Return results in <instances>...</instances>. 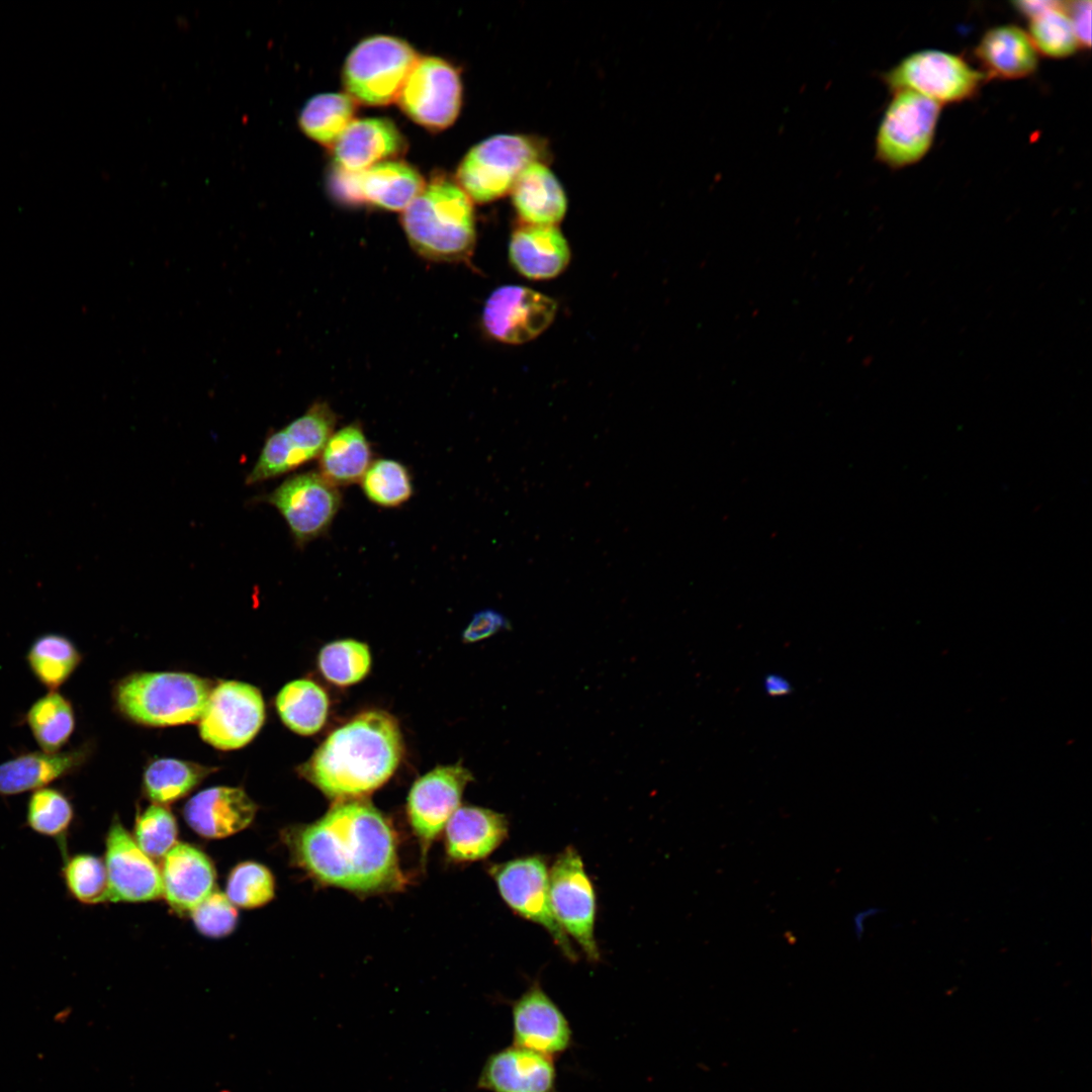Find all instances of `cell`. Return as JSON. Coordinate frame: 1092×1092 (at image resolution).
<instances>
[{
  "label": "cell",
  "mask_w": 1092,
  "mask_h": 1092,
  "mask_svg": "<svg viewBox=\"0 0 1092 1092\" xmlns=\"http://www.w3.org/2000/svg\"><path fill=\"white\" fill-rule=\"evenodd\" d=\"M257 805L241 788L212 787L194 795L184 806L187 824L200 836L222 838L248 827Z\"/></svg>",
  "instance_id": "cell-21"
},
{
  "label": "cell",
  "mask_w": 1092,
  "mask_h": 1092,
  "mask_svg": "<svg viewBox=\"0 0 1092 1092\" xmlns=\"http://www.w3.org/2000/svg\"><path fill=\"white\" fill-rule=\"evenodd\" d=\"M24 658L34 679L50 692L58 691L70 679L83 655L65 634L48 632L31 641Z\"/></svg>",
  "instance_id": "cell-30"
},
{
  "label": "cell",
  "mask_w": 1092,
  "mask_h": 1092,
  "mask_svg": "<svg viewBox=\"0 0 1092 1092\" xmlns=\"http://www.w3.org/2000/svg\"><path fill=\"white\" fill-rule=\"evenodd\" d=\"M471 781V772L457 763L438 766L414 783L406 813L424 853L459 808L464 789Z\"/></svg>",
  "instance_id": "cell-16"
},
{
  "label": "cell",
  "mask_w": 1092,
  "mask_h": 1092,
  "mask_svg": "<svg viewBox=\"0 0 1092 1092\" xmlns=\"http://www.w3.org/2000/svg\"><path fill=\"white\" fill-rule=\"evenodd\" d=\"M549 296L519 285H505L487 298L482 311L485 332L494 340L519 345L541 335L556 315Z\"/></svg>",
  "instance_id": "cell-15"
},
{
  "label": "cell",
  "mask_w": 1092,
  "mask_h": 1092,
  "mask_svg": "<svg viewBox=\"0 0 1092 1092\" xmlns=\"http://www.w3.org/2000/svg\"><path fill=\"white\" fill-rule=\"evenodd\" d=\"M196 928L209 937H223L236 927L238 912L226 895L213 891L191 912Z\"/></svg>",
  "instance_id": "cell-42"
},
{
  "label": "cell",
  "mask_w": 1092,
  "mask_h": 1092,
  "mask_svg": "<svg viewBox=\"0 0 1092 1092\" xmlns=\"http://www.w3.org/2000/svg\"><path fill=\"white\" fill-rule=\"evenodd\" d=\"M1027 33L1037 53L1049 58H1068L1081 49L1066 2L1030 18Z\"/></svg>",
  "instance_id": "cell-38"
},
{
  "label": "cell",
  "mask_w": 1092,
  "mask_h": 1092,
  "mask_svg": "<svg viewBox=\"0 0 1092 1092\" xmlns=\"http://www.w3.org/2000/svg\"><path fill=\"white\" fill-rule=\"evenodd\" d=\"M372 463V449L362 427L352 423L334 432L318 456V473L331 484L360 482Z\"/></svg>",
  "instance_id": "cell-28"
},
{
  "label": "cell",
  "mask_w": 1092,
  "mask_h": 1092,
  "mask_svg": "<svg viewBox=\"0 0 1092 1092\" xmlns=\"http://www.w3.org/2000/svg\"><path fill=\"white\" fill-rule=\"evenodd\" d=\"M764 689L769 696H784L790 693L791 686L786 678L768 674L764 679Z\"/></svg>",
  "instance_id": "cell-47"
},
{
  "label": "cell",
  "mask_w": 1092,
  "mask_h": 1092,
  "mask_svg": "<svg viewBox=\"0 0 1092 1092\" xmlns=\"http://www.w3.org/2000/svg\"><path fill=\"white\" fill-rule=\"evenodd\" d=\"M292 860L317 882L358 894L405 884L389 820L364 799L336 801L313 823L283 834Z\"/></svg>",
  "instance_id": "cell-1"
},
{
  "label": "cell",
  "mask_w": 1092,
  "mask_h": 1092,
  "mask_svg": "<svg viewBox=\"0 0 1092 1092\" xmlns=\"http://www.w3.org/2000/svg\"><path fill=\"white\" fill-rule=\"evenodd\" d=\"M941 106L913 91L894 92L878 127L876 159L891 169L923 159L933 144Z\"/></svg>",
  "instance_id": "cell-7"
},
{
  "label": "cell",
  "mask_w": 1092,
  "mask_h": 1092,
  "mask_svg": "<svg viewBox=\"0 0 1092 1092\" xmlns=\"http://www.w3.org/2000/svg\"><path fill=\"white\" fill-rule=\"evenodd\" d=\"M418 60L416 51L400 38L374 35L363 39L344 64L343 82L348 95L366 105L391 103Z\"/></svg>",
  "instance_id": "cell-6"
},
{
  "label": "cell",
  "mask_w": 1092,
  "mask_h": 1092,
  "mask_svg": "<svg viewBox=\"0 0 1092 1092\" xmlns=\"http://www.w3.org/2000/svg\"><path fill=\"white\" fill-rule=\"evenodd\" d=\"M424 187L421 174L402 162L384 161L359 173L363 203L384 209H405Z\"/></svg>",
  "instance_id": "cell-29"
},
{
  "label": "cell",
  "mask_w": 1092,
  "mask_h": 1092,
  "mask_svg": "<svg viewBox=\"0 0 1092 1092\" xmlns=\"http://www.w3.org/2000/svg\"><path fill=\"white\" fill-rule=\"evenodd\" d=\"M177 834L174 815L162 805L149 806L136 818L134 841L149 857H164L175 846Z\"/></svg>",
  "instance_id": "cell-41"
},
{
  "label": "cell",
  "mask_w": 1092,
  "mask_h": 1092,
  "mask_svg": "<svg viewBox=\"0 0 1092 1092\" xmlns=\"http://www.w3.org/2000/svg\"><path fill=\"white\" fill-rule=\"evenodd\" d=\"M509 258L524 277L545 280L565 270L570 261V249L556 225L523 223L511 236Z\"/></svg>",
  "instance_id": "cell-23"
},
{
  "label": "cell",
  "mask_w": 1092,
  "mask_h": 1092,
  "mask_svg": "<svg viewBox=\"0 0 1092 1092\" xmlns=\"http://www.w3.org/2000/svg\"><path fill=\"white\" fill-rule=\"evenodd\" d=\"M220 1092H230L229 1090H221Z\"/></svg>",
  "instance_id": "cell-48"
},
{
  "label": "cell",
  "mask_w": 1092,
  "mask_h": 1092,
  "mask_svg": "<svg viewBox=\"0 0 1092 1092\" xmlns=\"http://www.w3.org/2000/svg\"><path fill=\"white\" fill-rule=\"evenodd\" d=\"M985 76L1004 80L1029 77L1038 67V53L1028 33L1005 24L987 30L975 49Z\"/></svg>",
  "instance_id": "cell-27"
},
{
  "label": "cell",
  "mask_w": 1092,
  "mask_h": 1092,
  "mask_svg": "<svg viewBox=\"0 0 1092 1092\" xmlns=\"http://www.w3.org/2000/svg\"><path fill=\"white\" fill-rule=\"evenodd\" d=\"M275 881L271 872L255 861L239 863L231 872L225 895L229 900L243 908H256L267 904L274 897Z\"/></svg>",
  "instance_id": "cell-40"
},
{
  "label": "cell",
  "mask_w": 1092,
  "mask_h": 1092,
  "mask_svg": "<svg viewBox=\"0 0 1092 1092\" xmlns=\"http://www.w3.org/2000/svg\"><path fill=\"white\" fill-rule=\"evenodd\" d=\"M554 1059L517 1045L491 1054L477 1087L488 1092H556Z\"/></svg>",
  "instance_id": "cell-19"
},
{
  "label": "cell",
  "mask_w": 1092,
  "mask_h": 1092,
  "mask_svg": "<svg viewBox=\"0 0 1092 1092\" xmlns=\"http://www.w3.org/2000/svg\"><path fill=\"white\" fill-rule=\"evenodd\" d=\"M509 620L499 612L484 609L477 612L465 628L462 638L465 642L486 639L503 629H509Z\"/></svg>",
  "instance_id": "cell-43"
},
{
  "label": "cell",
  "mask_w": 1092,
  "mask_h": 1092,
  "mask_svg": "<svg viewBox=\"0 0 1092 1092\" xmlns=\"http://www.w3.org/2000/svg\"><path fill=\"white\" fill-rule=\"evenodd\" d=\"M513 1044L553 1059L572 1045L566 1016L538 983L512 1004Z\"/></svg>",
  "instance_id": "cell-18"
},
{
  "label": "cell",
  "mask_w": 1092,
  "mask_h": 1092,
  "mask_svg": "<svg viewBox=\"0 0 1092 1092\" xmlns=\"http://www.w3.org/2000/svg\"><path fill=\"white\" fill-rule=\"evenodd\" d=\"M404 139L386 118L353 120L333 147L336 166L362 172L377 162L403 152Z\"/></svg>",
  "instance_id": "cell-24"
},
{
  "label": "cell",
  "mask_w": 1092,
  "mask_h": 1092,
  "mask_svg": "<svg viewBox=\"0 0 1092 1092\" xmlns=\"http://www.w3.org/2000/svg\"><path fill=\"white\" fill-rule=\"evenodd\" d=\"M548 146L538 136L503 133L483 140L469 150L457 172L458 186L472 201L486 203L511 192L522 171L548 158Z\"/></svg>",
  "instance_id": "cell-5"
},
{
  "label": "cell",
  "mask_w": 1092,
  "mask_h": 1092,
  "mask_svg": "<svg viewBox=\"0 0 1092 1092\" xmlns=\"http://www.w3.org/2000/svg\"><path fill=\"white\" fill-rule=\"evenodd\" d=\"M265 502L280 513L294 543L303 547L329 531L343 497L318 472L308 471L286 478Z\"/></svg>",
  "instance_id": "cell-10"
},
{
  "label": "cell",
  "mask_w": 1092,
  "mask_h": 1092,
  "mask_svg": "<svg viewBox=\"0 0 1092 1092\" xmlns=\"http://www.w3.org/2000/svg\"><path fill=\"white\" fill-rule=\"evenodd\" d=\"M513 206L525 224L556 225L567 210L565 191L544 161L528 165L512 190Z\"/></svg>",
  "instance_id": "cell-26"
},
{
  "label": "cell",
  "mask_w": 1092,
  "mask_h": 1092,
  "mask_svg": "<svg viewBox=\"0 0 1092 1092\" xmlns=\"http://www.w3.org/2000/svg\"><path fill=\"white\" fill-rule=\"evenodd\" d=\"M75 820V807L68 793L59 787L31 792L25 807V826L56 841L62 857L68 853V837Z\"/></svg>",
  "instance_id": "cell-32"
},
{
  "label": "cell",
  "mask_w": 1092,
  "mask_h": 1092,
  "mask_svg": "<svg viewBox=\"0 0 1092 1092\" xmlns=\"http://www.w3.org/2000/svg\"><path fill=\"white\" fill-rule=\"evenodd\" d=\"M882 78L892 93L913 91L940 105L972 98L987 79L962 57L939 50L913 53Z\"/></svg>",
  "instance_id": "cell-8"
},
{
  "label": "cell",
  "mask_w": 1092,
  "mask_h": 1092,
  "mask_svg": "<svg viewBox=\"0 0 1092 1092\" xmlns=\"http://www.w3.org/2000/svg\"><path fill=\"white\" fill-rule=\"evenodd\" d=\"M211 688L187 672H136L113 689L115 707L131 720L154 727L199 721Z\"/></svg>",
  "instance_id": "cell-4"
},
{
  "label": "cell",
  "mask_w": 1092,
  "mask_h": 1092,
  "mask_svg": "<svg viewBox=\"0 0 1092 1092\" xmlns=\"http://www.w3.org/2000/svg\"><path fill=\"white\" fill-rule=\"evenodd\" d=\"M1059 1L1035 0L1014 2L1015 8L1029 19L1054 7Z\"/></svg>",
  "instance_id": "cell-46"
},
{
  "label": "cell",
  "mask_w": 1092,
  "mask_h": 1092,
  "mask_svg": "<svg viewBox=\"0 0 1092 1092\" xmlns=\"http://www.w3.org/2000/svg\"><path fill=\"white\" fill-rule=\"evenodd\" d=\"M445 845L455 861H473L488 856L508 835L507 818L495 811L459 807L446 824Z\"/></svg>",
  "instance_id": "cell-25"
},
{
  "label": "cell",
  "mask_w": 1092,
  "mask_h": 1092,
  "mask_svg": "<svg viewBox=\"0 0 1092 1092\" xmlns=\"http://www.w3.org/2000/svg\"><path fill=\"white\" fill-rule=\"evenodd\" d=\"M34 741L46 752H58L70 741L76 727L72 702L58 691L36 699L23 715Z\"/></svg>",
  "instance_id": "cell-31"
},
{
  "label": "cell",
  "mask_w": 1092,
  "mask_h": 1092,
  "mask_svg": "<svg viewBox=\"0 0 1092 1092\" xmlns=\"http://www.w3.org/2000/svg\"><path fill=\"white\" fill-rule=\"evenodd\" d=\"M275 704L282 722L300 735H312L320 731L329 711L326 692L314 681L304 678L285 685L278 693Z\"/></svg>",
  "instance_id": "cell-33"
},
{
  "label": "cell",
  "mask_w": 1092,
  "mask_h": 1092,
  "mask_svg": "<svg viewBox=\"0 0 1092 1092\" xmlns=\"http://www.w3.org/2000/svg\"><path fill=\"white\" fill-rule=\"evenodd\" d=\"M355 105V101L343 93L313 96L300 110L299 127L316 143L333 148L353 121Z\"/></svg>",
  "instance_id": "cell-34"
},
{
  "label": "cell",
  "mask_w": 1092,
  "mask_h": 1092,
  "mask_svg": "<svg viewBox=\"0 0 1092 1092\" xmlns=\"http://www.w3.org/2000/svg\"><path fill=\"white\" fill-rule=\"evenodd\" d=\"M549 893L553 914L565 933L580 945L589 961L600 952L595 940L596 896L580 855L567 847L549 871Z\"/></svg>",
  "instance_id": "cell-14"
},
{
  "label": "cell",
  "mask_w": 1092,
  "mask_h": 1092,
  "mask_svg": "<svg viewBox=\"0 0 1092 1092\" xmlns=\"http://www.w3.org/2000/svg\"><path fill=\"white\" fill-rule=\"evenodd\" d=\"M104 863L108 901L145 902L163 895L159 869L116 817L106 833Z\"/></svg>",
  "instance_id": "cell-17"
},
{
  "label": "cell",
  "mask_w": 1092,
  "mask_h": 1092,
  "mask_svg": "<svg viewBox=\"0 0 1092 1092\" xmlns=\"http://www.w3.org/2000/svg\"><path fill=\"white\" fill-rule=\"evenodd\" d=\"M264 720V700L256 687L238 680L221 681L210 691L198 721L199 733L217 749H238L257 735Z\"/></svg>",
  "instance_id": "cell-12"
},
{
  "label": "cell",
  "mask_w": 1092,
  "mask_h": 1092,
  "mask_svg": "<svg viewBox=\"0 0 1092 1092\" xmlns=\"http://www.w3.org/2000/svg\"><path fill=\"white\" fill-rule=\"evenodd\" d=\"M336 423L337 416L328 403H313L300 417L268 436L246 482L254 484L278 477L318 458Z\"/></svg>",
  "instance_id": "cell-9"
},
{
  "label": "cell",
  "mask_w": 1092,
  "mask_h": 1092,
  "mask_svg": "<svg viewBox=\"0 0 1092 1092\" xmlns=\"http://www.w3.org/2000/svg\"><path fill=\"white\" fill-rule=\"evenodd\" d=\"M489 874L504 901L519 915L544 927L570 961L577 959L568 935L556 920L550 902L549 872L540 856L494 864Z\"/></svg>",
  "instance_id": "cell-11"
},
{
  "label": "cell",
  "mask_w": 1092,
  "mask_h": 1092,
  "mask_svg": "<svg viewBox=\"0 0 1092 1092\" xmlns=\"http://www.w3.org/2000/svg\"><path fill=\"white\" fill-rule=\"evenodd\" d=\"M214 767L177 758L152 761L143 776L146 796L155 804L173 803L191 792Z\"/></svg>",
  "instance_id": "cell-35"
},
{
  "label": "cell",
  "mask_w": 1092,
  "mask_h": 1092,
  "mask_svg": "<svg viewBox=\"0 0 1092 1092\" xmlns=\"http://www.w3.org/2000/svg\"><path fill=\"white\" fill-rule=\"evenodd\" d=\"M371 666V654L366 644L338 640L324 646L318 654L322 674L337 686H350L363 679Z\"/></svg>",
  "instance_id": "cell-39"
},
{
  "label": "cell",
  "mask_w": 1092,
  "mask_h": 1092,
  "mask_svg": "<svg viewBox=\"0 0 1092 1092\" xmlns=\"http://www.w3.org/2000/svg\"><path fill=\"white\" fill-rule=\"evenodd\" d=\"M161 878L165 899L179 912H191L214 891L212 862L187 843H176L164 856Z\"/></svg>",
  "instance_id": "cell-22"
},
{
  "label": "cell",
  "mask_w": 1092,
  "mask_h": 1092,
  "mask_svg": "<svg viewBox=\"0 0 1092 1092\" xmlns=\"http://www.w3.org/2000/svg\"><path fill=\"white\" fill-rule=\"evenodd\" d=\"M402 752L397 721L385 712L368 711L333 731L299 774L335 801L363 799L390 779Z\"/></svg>",
  "instance_id": "cell-2"
},
{
  "label": "cell",
  "mask_w": 1092,
  "mask_h": 1092,
  "mask_svg": "<svg viewBox=\"0 0 1092 1092\" xmlns=\"http://www.w3.org/2000/svg\"><path fill=\"white\" fill-rule=\"evenodd\" d=\"M61 877L69 896L84 905L108 901V880L104 861L87 852L62 857Z\"/></svg>",
  "instance_id": "cell-36"
},
{
  "label": "cell",
  "mask_w": 1092,
  "mask_h": 1092,
  "mask_svg": "<svg viewBox=\"0 0 1092 1092\" xmlns=\"http://www.w3.org/2000/svg\"><path fill=\"white\" fill-rule=\"evenodd\" d=\"M414 250L433 261L466 259L475 243L472 200L458 184L436 177L425 185L401 215Z\"/></svg>",
  "instance_id": "cell-3"
},
{
  "label": "cell",
  "mask_w": 1092,
  "mask_h": 1092,
  "mask_svg": "<svg viewBox=\"0 0 1092 1092\" xmlns=\"http://www.w3.org/2000/svg\"><path fill=\"white\" fill-rule=\"evenodd\" d=\"M92 752L90 743L58 752L22 750L0 763V797L50 786L77 772Z\"/></svg>",
  "instance_id": "cell-20"
},
{
  "label": "cell",
  "mask_w": 1092,
  "mask_h": 1092,
  "mask_svg": "<svg viewBox=\"0 0 1092 1092\" xmlns=\"http://www.w3.org/2000/svg\"><path fill=\"white\" fill-rule=\"evenodd\" d=\"M402 111L431 130H441L457 118L462 85L456 69L436 57L419 59L397 97Z\"/></svg>",
  "instance_id": "cell-13"
},
{
  "label": "cell",
  "mask_w": 1092,
  "mask_h": 1092,
  "mask_svg": "<svg viewBox=\"0 0 1092 1092\" xmlns=\"http://www.w3.org/2000/svg\"><path fill=\"white\" fill-rule=\"evenodd\" d=\"M1068 14L1071 18L1074 30L1081 48H1090L1091 44V2L1073 1L1066 3Z\"/></svg>",
  "instance_id": "cell-45"
},
{
  "label": "cell",
  "mask_w": 1092,
  "mask_h": 1092,
  "mask_svg": "<svg viewBox=\"0 0 1092 1092\" xmlns=\"http://www.w3.org/2000/svg\"><path fill=\"white\" fill-rule=\"evenodd\" d=\"M360 484L365 496L382 508H397L406 503L414 493L407 467L393 459L381 458L372 461Z\"/></svg>",
  "instance_id": "cell-37"
},
{
  "label": "cell",
  "mask_w": 1092,
  "mask_h": 1092,
  "mask_svg": "<svg viewBox=\"0 0 1092 1092\" xmlns=\"http://www.w3.org/2000/svg\"><path fill=\"white\" fill-rule=\"evenodd\" d=\"M359 173L336 166L330 176L329 186L335 198L347 204L363 203L359 189Z\"/></svg>",
  "instance_id": "cell-44"
}]
</instances>
